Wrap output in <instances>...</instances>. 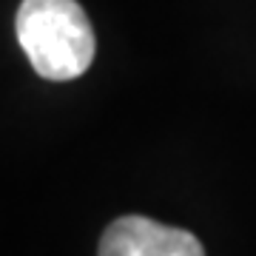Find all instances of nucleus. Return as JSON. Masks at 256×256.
<instances>
[{
    "mask_svg": "<svg viewBox=\"0 0 256 256\" xmlns=\"http://www.w3.org/2000/svg\"><path fill=\"white\" fill-rule=\"evenodd\" d=\"M14 32L32 68L46 80H74L94 60V28L77 0H23Z\"/></svg>",
    "mask_w": 256,
    "mask_h": 256,
    "instance_id": "f257e3e1",
    "label": "nucleus"
},
{
    "mask_svg": "<svg viewBox=\"0 0 256 256\" xmlns=\"http://www.w3.org/2000/svg\"><path fill=\"white\" fill-rule=\"evenodd\" d=\"M100 256H205V248L191 230L131 214L106 228Z\"/></svg>",
    "mask_w": 256,
    "mask_h": 256,
    "instance_id": "f03ea898",
    "label": "nucleus"
}]
</instances>
